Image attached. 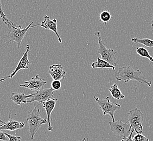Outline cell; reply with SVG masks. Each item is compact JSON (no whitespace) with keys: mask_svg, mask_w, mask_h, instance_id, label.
I'll return each mask as SVG.
<instances>
[{"mask_svg":"<svg viewBox=\"0 0 153 141\" xmlns=\"http://www.w3.org/2000/svg\"><path fill=\"white\" fill-rule=\"evenodd\" d=\"M48 73L54 80H61L65 78L66 71L64 70L63 67L60 64H55L50 67Z\"/></svg>","mask_w":153,"mask_h":141,"instance_id":"4fadbf2b","label":"cell"},{"mask_svg":"<svg viewBox=\"0 0 153 141\" xmlns=\"http://www.w3.org/2000/svg\"><path fill=\"white\" fill-rule=\"evenodd\" d=\"M91 67L92 68H112L114 71H115L116 69L115 66L110 64L108 62L100 58H97V61L92 62Z\"/></svg>","mask_w":153,"mask_h":141,"instance_id":"2e32d148","label":"cell"},{"mask_svg":"<svg viewBox=\"0 0 153 141\" xmlns=\"http://www.w3.org/2000/svg\"><path fill=\"white\" fill-rule=\"evenodd\" d=\"M52 88L54 89L55 91L59 90L62 88V83L60 80H53L51 83Z\"/></svg>","mask_w":153,"mask_h":141,"instance_id":"603a6c76","label":"cell"},{"mask_svg":"<svg viewBox=\"0 0 153 141\" xmlns=\"http://www.w3.org/2000/svg\"><path fill=\"white\" fill-rule=\"evenodd\" d=\"M57 101H58V99L53 98V99H50L47 100L46 102L42 104V106L45 109L46 112L47 113V123L48 125V130L49 131H51L53 130V127L52 126L51 123V115L56 107Z\"/></svg>","mask_w":153,"mask_h":141,"instance_id":"5bb4252c","label":"cell"},{"mask_svg":"<svg viewBox=\"0 0 153 141\" xmlns=\"http://www.w3.org/2000/svg\"><path fill=\"white\" fill-rule=\"evenodd\" d=\"M7 137L9 138V141H20L22 138L20 136H16L12 135L10 134H8L7 133H4Z\"/></svg>","mask_w":153,"mask_h":141,"instance_id":"cb8c5ba5","label":"cell"},{"mask_svg":"<svg viewBox=\"0 0 153 141\" xmlns=\"http://www.w3.org/2000/svg\"><path fill=\"white\" fill-rule=\"evenodd\" d=\"M34 103V109L29 112L26 118V123H27L30 130V134L31 140H33L36 132L40 127L44 124L47 123L46 118H42L41 117L40 109H37L35 102Z\"/></svg>","mask_w":153,"mask_h":141,"instance_id":"7a4b0ae2","label":"cell"},{"mask_svg":"<svg viewBox=\"0 0 153 141\" xmlns=\"http://www.w3.org/2000/svg\"><path fill=\"white\" fill-rule=\"evenodd\" d=\"M7 136L5 135L4 133L0 131V141H7Z\"/></svg>","mask_w":153,"mask_h":141,"instance_id":"484cf974","label":"cell"},{"mask_svg":"<svg viewBox=\"0 0 153 141\" xmlns=\"http://www.w3.org/2000/svg\"><path fill=\"white\" fill-rule=\"evenodd\" d=\"M109 91L114 99L120 100L125 98V96L122 93L117 85L116 84H114L111 86V88L109 89Z\"/></svg>","mask_w":153,"mask_h":141,"instance_id":"e0dca14e","label":"cell"},{"mask_svg":"<svg viewBox=\"0 0 153 141\" xmlns=\"http://www.w3.org/2000/svg\"><path fill=\"white\" fill-rule=\"evenodd\" d=\"M9 119L6 122H4L0 119L1 124L0 125V131L3 130H7L10 131H15L16 130L20 129L25 126L26 122H20L13 119L9 115Z\"/></svg>","mask_w":153,"mask_h":141,"instance_id":"7c38bea8","label":"cell"},{"mask_svg":"<svg viewBox=\"0 0 153 141\" xmlns=\"http://www.w3.org/2000/svg\"><path fill=\"white\" fill-rule=\"evenodd\" d=\"M40 26L42 28H44L46 30H52L56 34L59 42L62 43V38H60L58 32V24L56 19H54L53 20H51L49 16H48L47 15H45L44 17V20L42 21L40 24Z\"/></svg>","mask_w":153,"mask_h":141,"instance_id":"8fae6325","label":"cell"},{"mask_svg":"<svg viewBox=\"0 0 153 141\" xmlns=\"http://www.w3.org/2000/svg\"><path fill=\"white\" fill-rule=\"evenodd\" d=\"M0 18H1L2 20L4 22V24H6L7 26L9 28L10 27L12 26V24H13L14 23L9 20L8 18H7L4 11H3V8H2V5L0 0Z\"/></svg>","mask_w":153,"mask_h":141,"instance_id":"ffe728a7","label":"cell"},{"mask_svg":"<svg viewBox=\"0 0 153 141\" xmlns=\"http://www.w3.org/2000/svg\"><path fill=\"white\" fill-rule=\"evenodd\" d=\"M95 35L98 37V43L100 45V47L98 50V53L100 54L102 59L108 62L110 64L116 68L117 66V63L115 50L112 48H107L105 46L103 43V40L101 38L100 32H97Z\"/></svg>","mask_w":153,"mask_h":141,"instance_id":"5b68a950","label":"cell"},{"mask_svg":"<svg viewBox=\"0 0 153 141\" xmlns=\"http://www.w3.org/2000/svg\"><path fill=\"white\" fill-rule=\"evenodd\" d=\"M54 90L53 88H43L36 91L33 93V97L30 98V100H27V103H32L35 102H38L39 104H42L50 99L54 98L53 96V93Z\"/></svg>","mask_w":153,"mask_h":141,"instance_id":"ba28073f","label":"cell"},{"mask_svg":"<svg viewBox=\"0 0 153 141\" xmlns=\"http://www.w3.org/2000/svg\"><path fill=\"white\" fill-rule=\"evenodd\" d=\"M30 47L29 45H27L26 48V51L24 53V55L21 58L20 61L18 63L17 66L16 67L15 70H14L12 74H10L9 76H8V78L10 79H12L13 76H15L16 74L18 73V72L21 70H25V69H28L29 68V65L30 64V62L28 60V53L30 52Z\"/></svg>","mask_w":153,"mask_h":141,"instance_id":"30bf717a","label":"cell"},{"mask_svg":"<svg viewBox=\"0 0 153 141\" xmlns=\"http://www.w3.org/2000/svg\"><path fill=\"white\" fill-rule=\"evenodd\" d=\"M115 78L118 81H124L128 82L131 80H135L140 84H144L150 87L152 84L151 82H148L144 78L140 70H135L131 66H123L118 69L114 74Z\"/></svg>","mask_w":153,"mask_h":141,"instance_id":"6da1fadb","label":"cell"},{"mask_svg":"<svg viewBox=\"0 0 153 141\" xmlns=\"http://www.w3.org/2000/svg\"><path fill=\"white\" fill-rule=\"evenodd\" d=\"M128 117V122L129 123L131 129L134 130L136 134H142L143 131V115L141 111L136 108L130 110Z\"/></svg>","mask_w":153,"mask_h":141,"instance_id":"8992f818","label":"cell"},{"mask_svg":"<svg viewBox=\"0 0 153 141\" xmlns=\"http://www.w3.org/2000/svg\"><path fill=\"white\" fill-rule=\"evenodd\" d=\"M133 141H149V139L142 134H137L133 137Z\"/></svg>","mask_w":153,"mask_h":141,"instance_id":"7402d4cb","label":"cell"},{"mask_svg":"<svg viewBox=\"0 0 153 141\" xmlns=\"http://www.w3.org/2000/svg\"><path fill=\"white\" fill-rule=\"evenodd\" d=\"M1 114H0V117H1Z\"/></svg>","mask_w":153,"mask_h":141,"instance_id":"f546056e","label":"cell"},{"mask_svg":"<svg viewBox=\"0 0 153 141\" xmlns=\"http://www.w3.org/2000/svg\"><path fill=\"white\" fill-rule=\"evenodd\" d=\"M111 15L109 10H105L100 13V20L104 24H106L109 22V21L111 19Z\"/></svg>","mask_w":153,"mask_h":141,"instance_id":"44dd1931","label":"cell"},{"mask_svg":"<svg viewBox=\"0 0 153 141\" xmlns=\"http://www.w3.org/2000/svg\"><path fill=\"white\" fill-rule=\"evenodd\" d=\"M46 83V79H42L37 74L35 77H33L29 81L25 82L23 84H19V86L36 92L44 88Z\"/></svg>","mask_w":153,"mask_h":141,"instance_id":"9c48e42d","label":"cell"},{"mask_svg":"<svg viewBox=\"0 0 153 141\" xmlns=\"http://www.w3.org/2000/svg\"><path fill=\"white\" fill-rule=\"evenodd\" d=\"M7 78H8V76H6V77H4V78H3L0 79V82H4V80H6Z\"/></svg>","mask_w":153,"mask_h":141,"instance_id":"4316f807","label":"cell"},{"mask_svg":"<svg viewBox=\"0 0 153 141\" xmlns=\"http://www.w3.org/2000/svg\"><path fill=\"white\" fill-rule=\"evenodd\" d=\"M134 132V130L133 129L131 130V131L130 132L129 136L128 137H123L121 141H133V135Z\"/></svg>","mask_w":153,"mask_h":141,"instance_id":"d4e9b609","label":"cell"},{"mask_svg":"<svg viewBox=\"0 0 153 141\" xmlns=\"http://www.w3.org/2000/svg\"><path fill=\"white\" fill-rule=\"evenodd\" d=\"M94 98L96 103L98 104L100 109L102 110L103 115H109L112 118V122H115V112L121 108V105L117 103L111 102L110 100L109 97H105L101 100L98 97L94 96Z\"/></svg>","mask_w":153,"mask_h":141,"instance_id":"277c9868","label":"cell"},{"mask_svg":"<svg viewBox=\"0 0 153 141\" xmlns=\"http://www.w3.org/2000/svg\"><path fill=\"white\" fill-rule=\"evenodd\" d=\"M136 53L142 57L146 58L149 59L150 62H153V58L150 56L147 50L143 47H137L136 49Z\"/></svg>","mask_w":153,"mask_h":141,"instance_id":"d6986e66","label":"cell"},{"mask_svg":"<svg viewBox=\"0 0 153 141\" xmlns=\"http://www.w3.org/2000/svg\"><path fill=\"white\" fill-rule=\"evenodd\" d=\"M109 123L111 130L114 134L122 138L128 137L132 130L128 121L123 123L122 120H118L115 121V122L112 121L110 122Z\"/></svg>","mask_w":153,"mask_h":141,"instance_id":"52a82bcc","label":"cell"},{"mask_svg":"<svg viewBox=\"0 0 153 141\" xmlns=\"http://www.w3.org/2000/svg\"><path fill=\"white\" fill-rule=\"evenodd\" d=\"M88 140V138H83V140H82V141H87Z\"/></svg>","mask_w":153,"mask_h":141,"instance_id":"83f0119b","label":"cell"},{"mask_svg":"<svg viewBox=\"0 0 153 141\" xmlns=\"http://www.w3.org/2000/svg\"><path fill=\"white\" fill-rule=\"evenodd\" d=\"M33 94L26 95L20 92H13L11 94L10 99L12 100L17 105H20L21 104H26L27 103V98H30L33 97Z\"/></svg>","mask_w":153,"mask_h":141,"instance_id":"9a60e30c","label":"cell"},{"mask_svg":"<svg viewBox=\"0 0 153 141\" xmlns=\"http://www.w3.org/2000/svg\"><path fill=\"white\" fill-rule=\"evenodd\" d=\"M131 41L136 44H140L143 45L148 47H153V40L149 39H139L137 38H134L131 39Z\"/></svg>","mask_w":153,"mask_h":141,"instance_id":"ac0fdd59","label":"cell"},{"mask_svg":"<svg viewBox=\"0 0 153 141\" xmlns=\"http://www.w3.org/2000/svg\"><path fill=\"white\" fill-rule=\"evenodd\" d=\"M33 22L26 27L25 28H22L21 25H17L16 24H12L9 27V32L6 35L4 38L6 39V41L9 42V43L15 42L18 45V48L20 47L21 44L24 39V37L26 34L28 30L31 28H33L38 26H40V24H38L32 26Z\"/></svg>","mask_w":153,"mask_h":141,"instance_id":"3957f363","label":"cell"},{"mask_svg":"<svg viewBox=\"0 0 153 141\" xmlns=\"http://www.w3.org/2000/svg\"><path fill=\"white\" fill-rule=\"evenodd\" d=\"M151 26L153 27V19H152V24H151Z\"/></svg>","mask_w":153,"mask_h":141,"instance_id":"f1b7e54d","label":"cell"}]
</instances>
